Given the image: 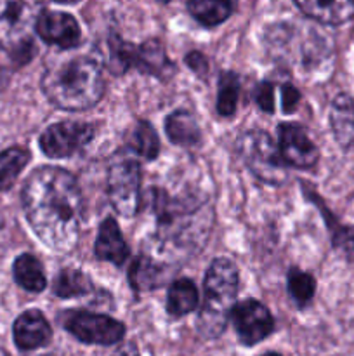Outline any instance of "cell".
Returning <instances> with one entry per match:
<instances>
[{
  "label": "cell",
  "instance_id": "cell-21",
  "mask_svg": "<svg viewBox=\"0 0 354 356\" xmlns=\"http://www.w3.org/2000/svg\"><path fill=\"white\" fill-rule=\"evenodd\" d=\"M198 306V291L194 287L193 282L186 280H176L169 289V296H167V312L172 316H184L196 309Z\"/></svg>",
  "mask_w": 354,
  "mask_h": 356
},
{
  "label": "cell",
  "instance_id": "cell-32",
  "mask_svg": "<svg viewBox=\"0 0 354 356\" xmlns=\"http://www.w3.org/2000/svg\"><path fill=\"white\" fill-rule=\"evenodd\" d=\"M56 2H61V3H75L78 0H56Z\"/></svg>",
  "mask_w": 354,
  "mask_h": 356
},
{
  "label": "cell",
  "instance_id": "cell-33",
  "mask_svg": "<svg viewBox=\"0 0 354 356\" xmlns=\"http://www.w3.org/2000/svg\"><path fill=\"white\" fill-rule=\"evenodd\" d=\"M262 356H281V355H278V353H273V351H269V353H264Z\"/></svg>",
  "mask_w": 354,
  "mask_h": 356
},
{
  "label": "cell",
  "instance_id": "cell-28",
  "mask_svg": "<svg viewBox=\"0 0 354 356\" xmlns=\"http://www.w3.org/2000/svg\"><path fill=\"white\" fill-rule=\"evenodd\" d=\"M274 90L273 86L269 82H262L255 87V103L259 104L260 110L267 111H274Z\"/></svg>",
  "mask_w": 354,
  "mask_h": 356
},
{
  "label": "cell",
  "instance_id": "cell-8",
  "mask_svg": "<svg viewBox=\"0 0 354 356\" xmlns=\"http://www.w3.org/2000/svg\"><path fill=\"white\" fill-rule=\"evenodd\" d=\"M94 138V127L85 122H58L40 136V148L51 159H66L85 148Z\"/></svg>",
  "mask_w": 354,
  "mask_h": 356
},
{
  "label": "cell",
  "instance_id": "cell-16",
  "mask_svg": "<svg viewBox=\"0 0 354 356\" xmlns=\"http://www.w3.org/2000/svg\"><path fill=\"white\" fill-rule=\"evenodd\" d=\"M330 125L344 149H354V96L339 94L330 108Z\"/></svg>",
  "mask_w": 354,
  "mask_h": 356
},
{
  "label": "cell",
  "instance_id": "cell-3",
  "mask_svg": "<svg viewBox=\"0 0 354 356\" xmlns=\"http://www.w3.org/2000/svg\"><path fill=\"white\" fill-rule=\"evenodd\" d=\"M239 277L235 263L229 259H214L205 275V299L198 313V332L205 339L222 336L238 294Z\"/></svg>",
  "mask_w": 354,
  "mask_h": 356
},
{
  "label": "cell",
  "instance_id": "cell-1",
  "mask_svg": "<svg viewBox=\"0 0 354 356\" xmlns=\"http://www.w3.org/2000/svg\"><path fill=\"white\" fill-rule=\"evenodd\" d=\"M21 198L35 235L56 252H71L83 222V197L75 176L59 167H40L28 176Z\"/></svg>",
  "mask_w": 354,
  "mask_h": 356
},
{
  "label": "cell",
  "instance_id": "cell-22",
  "mask_svg": "<svg viewBox=\"0 0 354 356\" xmlns=\"http://www.w3.org/2000/svg\"><path fill=\"white\" fill-rule=\"evenodd\" d=\"M28 162H30V152L19 146L7 148L0 153V191L9 190L16 183Z\"/></svg>",
  "mask_w": 354,
  "mask_h": 356
},
{
  "label": "cell",
  "instance_id": "cell-7",
  "mask_svg": "<svg viewBox=\"0 0 354 356\" xmlns=\"http://www.w3.org/2000/svg\"><path fill=\"white\" fill-rule=\"evenodd\" d=\"M62 327L71 336L85 344L110 346L121 341L125 334L124 323L108 315L90 312H66L62 315Z\"/></svg>",
  "mask_w": 354,
  "mask_h": 356
},
{
  "label": "cell",
  "instance_id": "cell-29",
  "mask_svg": "<svg viewBox=\"0 0 354 356\" xmlns=\"http://www.w3.org/2000/svg\"><path fill=\"white\" fill-rule=\"evenodd\" d=\"M281 94H283L281 96V103H283L285 113L295 111V108L298 106V101H301V92L294 86H283L281 87Z\"/></svg>",
  "mask_w": 354,
  "mask_h": 356
},
{
  "label": "cell",
  "instance_id": "cell-9",
  "mask_svg": "<svg viewBox=\"0 0 354 356\" xmlns=\"http://www.w3.org/2000/svg\"><path fill=\"white\" fill-rule=\"evenodd\" d=\"M229 318L233 320L238 339L245 346H255L274 330L273 315L262 302L255 299H246L233 306Z\"/></svg>",
  "mask_w": 354,
  "mask_h": 356
},
{
  "label": "cell",
  "instance_id": "cell-20",
  "mask_svg": "<svg viewBox=\"0 0 354 356\" xmlns=\"http://www.w3.org/2000/svg\"><path fill=\"white\" fill-rule=\"evenodd\" d=\"M14 278H16L17 285L28 292H42L47 285L45 280L44 268H42L40 261L31 254H23L14 261Z\"/></svg>",
  "mask_w": 354,
  "mask_h": 356
},
{
  "label": "cell",
  "instance_id": "cell-23",
  "mask_svg": "<svg viewBox=\"0 0 354 356\" xmlns=\"http://www.w3.org/2000/svg\"><path fill=\"white\" fill-rule=\"evenodd\" d=\"M52 289L59 298H76V296L89 294L92 291V282L82 271L66 268V270L59 271L54 284H52Z\"/></svg>",
  "mask_w": 354,
  "mask_h": 356
},
{
  "label": "cell",
  "instance_id": "cell-2",
  "mask_svg": "<svg viewBox=\"0 0 354 356\" xmlns=\"http://www.w3.org/2000/svg\"><path fill=\"white\" fill-rule=\"evenodd\" d=\"M103 68L96 59L76 58L51 66L42 75V90L61 110L85 111L104 96Z\"/></svg>",
  "mask_w": 354,
  "mask_h": 356
},
{
  "label": "cell",
  "instance_id": "cell-18",
  "mask_svg": "<svg viewBox=\"0 0 354 356\" xmlns=\"http://www.w3.org/2000/svg\"><path fill=\"white\" fill-rule=\"evenodd\" d=\"M236 0H189L187 9L198 23L205 26H217L233 14Z\"/></svg>",
  "mask_w": 354,
  "mask_h": 356
},
{
  "label": "cell",
  "instance_id": "cell-31",
  "mask_svg": "<svg viewBox=\"0 0 354 356\" xmlns=\"http://www.w3.org/2000/svg\"><path fill=\"white\" fill-rule=\"evenodd\" d=\"M113 356H139V355L135 353V351H130V350H120V351H117Z\"/></svg>",
  "mask_w": 354,
  "mask_h": 356
},
{
  "label": "cell",
  "instance_id": "cell-6",
  "mask_svg": "<svg viewBox=\"0 0 354 356\" xmlns=\"http://www.w3.org/2000/svg\"><path fill=\"white\" fill-rule=\"evenodd\" d=\"M108 198L115 211L132 218L141 205V167L130 155H120L108 167Z\"/></svg>",
  "mask_w": 354,
  "mask_h": 356
},
{
  "label": "cell",
  "instance_id": "cell-15",
  "mask_svg": "<svg viewBox=\"0 0 354 356\" xmlns=\"http://www.w3.org/2000/svg\"><path fill=\"white\" fill-rule=\"evenodd\" d=\"M94 252L101 261H108V263H113L117 266H121L127 261L128 247L113 218L104 219L103 225L99 226Z\"/></svg>",
  "mask_w": 354,
  "mask_h": 356
},
{
  "label": "cell",
  "instance_id": "cell-4",
  "mask_svg": "<svg viewBox=\"0 0 354 356\" xmlns=\"http://www.w3.org/2000/svg\"><path fill=\"white\" fill-rule=\"evenodd\" d=\"M44 10L45 0H0V51L19 63L28 61Z\"/></svg>",
  "mask_w": 354,
  "mask_h": 356
},
{
  "label": "cell",
  "instance_id": "cell-26",
  "mask_svg": "<svg viewBox=\"0 0 354 356\" xmlns=\"http://www.w3.org/2000/svg\"><path fill=\"white\" fill-rule=\"evenodd\" d=\"M239 96V82L235 73H224L221 76L217 90V113L229 117L236 111Z\"/></svg>",
  "mask_w": 354,
  "mask_h": 356
},
{
  "label": "cell",
  "instance_id": "cell-11",
  "mask_svg": "<svg viewBox=\"0 0 354 356\" xmlns=\"http://www.w3.org/2000/svg\"><path fill=\"white\" fill-rule=\"evenodd\" d=\"M37 35L51 45L73 49L82 40L80 26L71 14L59 10H44L37 23Z\"/></svg>",
  "mask_w": 354,
  "mask_h": 356
},
{
  "label": "cell",
  "instance_id": "cell-25",
  "mask_svg": "<svg viewBox=\"0 0 354 356\" xmlns=\"http://www.w3.org/2000/svg\"><path fill=\"white\" fill-rule=\"evenodd\" d=\"M287 285H288V292H290L292 299H294L298 306L309 305L311 299L314 298L316 282L314 278H312L309 273H305V271L297 270V268L288 271Z\"/></svg>",
  "mask_w": 354,
  "mask_h": 356
},
{
  "label": "cell",
  "instance_id": "cell-35",
  "mask_svg": "<svg viewBox=\"0 0 354 356\" xmlns=\"http://www.w3.org/2000/svg\"><path fill=\"white\" fill-rule=\"evenodd\" d=\"M160 2H172V0H160Z\"/></svg>",
  "mask_w": 354,
  "mask_h": 356
},
{
  "label": "cell",
  "instance_id": "cell-17",
  "mask_svg": "<svg viewBox=\"0 0 354 356\" xmlns=\"http://www.w3.org/2000/svg\"><path fill=\"white\" fill-rule=\"evenodd\" d=\"M165 131L170 141L180 146H194L201 141V131L194 115L186 110H177L169 115Z\"/></svg>",
  "mask_w": 354,
  "mask_h": 356
},
{
  "label": "cell",
  "instance_id": "cell-27",
  "mask_svg": "<svg viewBox=\"0 0 354 356\" xmlns=\"http://www.w3.org/2000/svg\"><path fill=\"white\" fill-rule=\"evenodd\" d=\"M332 242L349 263H354V226H339L333 232Z\"/></svg>",
  "mask_w": 354,
  "mask_h": 356
},
{
  "label": "cell",
  "instance_id": "cell-24",
  "mask_svg": "<svg viewBox=\"0 0 354 356\" xmlns=\"http://www.w3.org/2000/svg\"><path fill=\"white\" fill-rule=\"evenodd\" d=\"M132 146L135 153L144 156L146 160H153L160 153V139L156 131L148 122H139L132 132Z\"/></svg>",
  "mask_w": 354,
  "mask_h": 356
},
{
  "label": "cell",
  "instance_id": "cell-30",
  "mask_svg": "<svg viewBox=\"0 0 354 356\" xmlns=\"http://www.w3.org/2000/svg\"><path fill=\"white\" fill-rule=\"evenodd\" d=\"M186 65L189 66L193 72H196L198 75H205L208 70L207 59H205V56L200 54V52H189V54L186 56Z\"/></svg>",
  "mask_w": 354,
  "mask_h": 356
},
{
  "label": "cell",
  "instance_id": "cell-10",
  "mask_svg": "<svg viewBox=\"0 0 354 356\" xmlns=\"http://www.w3.org/2000/svg\"><path fill=\"white\" fill-rule=\"evenodd\" d=\"M278 149L287 165L295 169H311L319 159L318 148L305 129L298 124H281L278 127Z\"/></svg>",
  "mask_w": 354,
  "mask_h": 356
},
{
  "label": "cell",
  "instance_id": "cell-14",
  "mask_svg": "<svg viewBox=\"0 0 354 356\" xmlns=\"http://www.w3.org/2000/svg\"><path fill=\"white\" fill-rule=\"evenodd\" d=\"M132 68L158 76L160 80H167L174 75V65L167 58L165 49L158 40H148L141 45H134Z\"/></svg>",
  "mask_w": 354,
  "mask_h": 356
},
{
  "label": "cell",
  "instance_id": "cell-34",
  "mask_svg": "<svg viewBox=\"0 0 354 356\" xmlns=\"http://www.w3.org/2000/svg\"><path fill=\"white\" fill-rule=\"evenodd\" d=\"M0 356H9V353H7L6 350H2V348H0Z\"/></svg>",
  "mask_w": 354,
  "mask_h": 356
},
{
  "label": "cell",
  "instance_id": "cell-5",
  "mask_svg": "<svg viewBox=\"0 0 354 356\" xmlns=\"http://www.w3.org/2000/svg\"><path fill=\"white\" fill-rule=\"evenodd\" d=\"M238 153L250 172L267 184H281L287 179V163L264 131H248L238 139Z\"/></svg>",
  "mask_w": 354,
  "mask_h": 356
},
{
  "label": "cell",
  "instance_id": "cell-19",
  "mask_svg": "<svg viewBox=\"0 0 354 356\" xmlns=\"http://www.w3.org/2000/svg\"><path fill=\"white\" fill-rule=\"evenodd\" d=\"M128 280L134 291H151L162 285V282L165 280V271L160 266V263L153 261L149 256H141L132 263Z\"/></svg>",
  "mask_w": 354,
  "mask_h": 356
},
{
  "label": "cell",
  "instance_id": "cell-12",
  "mask_svg": "<svg viewBox=\"0 0 354 356\" xmlns=\"http://www.w3.org/2000/svg\"><path fill=\"white\" fill-rule=\"evenodd\" d=\"M12 334L16 346L24 351L47 346L52 339L51 325L44 313H40L38 309H28V312L21 313L14 322Z\"/></svg>",
  "mask_w": 354,
  "mask_h": 356
},
{
  "label": "cell",
  "instance_id": "cell-13",
  "mask_svg": "<svg viewBox=\"0 0 354 356\" xmlns=\"http://www.w3.org/2000/svg\"><path fill=\"white\" fill-rule=\"evenodd\" d=\"M298 9L323 24H344L354 17V0H295Z\"/></svg>",
  "mask_w": 354,
  "mask_h": 356
}]
</instances>
